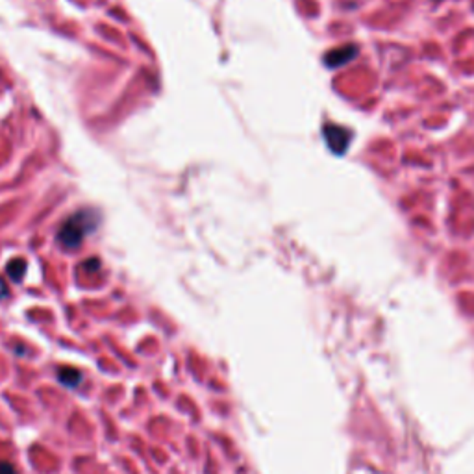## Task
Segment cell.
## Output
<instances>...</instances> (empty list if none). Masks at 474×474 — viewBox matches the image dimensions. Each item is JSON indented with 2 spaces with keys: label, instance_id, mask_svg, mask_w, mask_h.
Instances as JSON below:
<instances>
[{
  "label": "cell",
  "instance_id": "3957f363",
  "mask_svg": "<svg viewBox=\"0 0 474 474\" xmlns=\"http://www.w3.org/2000/svg\"><path fill=\"white\" fill-rule=\"evenodd\" d=\"M358 56V47L356 44H343V47H337V49H332L328 54L325 56V63L330 69H337V67H343L350 63Z\"/></svg>",
  "mask_w": 474,
  "mask_h": 474
},
{
  "label": "cell",
  "instance_id": "7a4b0ae2",
  "mask_svg": "<svg viewBox=\"0 0 474 474\" xmlns=\"http://www.w3.org/2000/svg\"><path fill=\"white\" fill-rule=\"evenodd\" d=\"M322 133H325L328 149L337 156L345 154L348 147H350V141H352V132L348 128L337 126V124H325Z\"/></svg>",
  "mask_w": 474,
  "mask_h": 474
},
{
  "label": "cell",
  "instance_id": "6da1fadb",
  "mask_svg": "<svg viewBox=\"0 0 474 474\" xmlns=\"http://www.w3.org/2000/svg\"><path fill=\"white\" fill-rule=\"evenodd\" d=\"M99 224V217L93 210H82L72 213L60 228L58 241L65 248H78L89 234H93Z\"/></svg>",
  "mask_w": 474,
  "mask_h": 474
},
{
  "label": "cell",
  "instance_id": "5b68a950",
  "mask_svg": "<svg viewBox=\"0 0 474 474\" xmlns=\"http://www.w3.org/2000/svg\"><path fill=\"white\" fill-rule=\"evenodd\" d=\"M82 380V375L76 369H61L60 370V382L69 387H76Z\"/></svg>",
  "mask_w": 474,
  "mask_h": 474
},
{
  "label": "cell",
  "instance_id": "52a82bcc",
  "mask_svg": "<svg viewBox=\"0 0 474 474\" xmlns=\"http://www.w3.org/2000/svg\"><path fill=\"white\" fill-rule=\"evenodd\" d=\"M6 297H8V286H6V281L0 278V300Z\"/></svg>",
  "mask_w": 474,
  "mask_h": 474
},
{
  "label": "cell",
  "instance_id": "8992f818",
  "mask_svg": "<svg viewBox=\"0 0 474 474\" xmlns=\"http://www.w3.org/2000/svg\"><path fill=\"white\" fill-rule=\"evenodd\" d=\"M0 474H17L15 467L10 461H0Z\"/></svg>",
  "mask_w": 474,
  "mask_h": 474
},
{
  "label": "cell",
  "instance_id": "277c9868",
  "mask_svg": "<svg viewBox=\"0 0 474 474\" xmlns=\"http://www.w3.org/2000/svg\"><path fill=\"white\" fill-rule=\"evenodd\" d=\"M6 270H8V275H10L11 280L21 281V278L24 276V270H26V263H24L22 259H13V261L8 263Z\"/></svg>",
  "mask_w": 474,
  "mask_h": 474
}]
</instances>
